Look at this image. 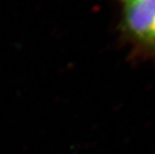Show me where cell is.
<instances>
[{
  "label": "cell",
  "instance_id": "obj_2",
  "mask_svg": "<svg viewBox=\"0 0 155 154\" xmlns=\"http://www.w3.org/2000/svg\"><path fill=\"white\" fill-rule=\"evenodd\" d=\"M153 49H155V43H154V46H153Z\"/></svg>",
  "mask_w": 155,
  "mask_h": 154
},
{
  "label": "cell",
  "instance_id": "obj_1",
  "mask_svg": "<svg viewBox=\"0 0 155 154\" xmlns=\"http://www.w3.org/2000/svg\"><path fill=\"white\" fill-rule=\"evenodd\" d=\"M122 23L127 35L141 46L155 43V0H120Z\"/></svg>",
  "mask_w": 155,
  "mask_h": 154
}]
</instances>
